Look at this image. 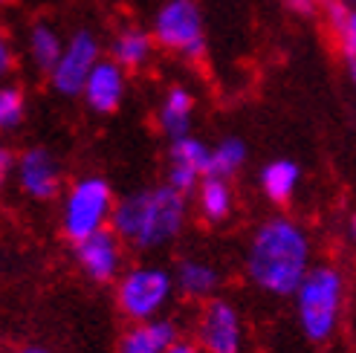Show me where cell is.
Wrapping results in <instances>:
<instances>
[{
	"label": "cell",
	"instance_id": "cell-1",
	"mask_svg": "<svg viewBox=\"0 0 356 353\" xmlns=\"http://www.w3.org/2000/svg\"><path fill=\"white\" fill-rule=\"evenodd\" d=\"M313 270V243L305 226L293 217L264 220L246 246V278L266 295H296Z\"/></svg>",
	"mask_w": 356,
	"mask_h": 353
},
{
	"label": "cell",
	"instance_id": "cell-2",
	"mask_svg": "<svg viewBox=\"0 0 356 353\" xmlns=\"http://www.w3.org/2000/svg\"><path fill=\"white\" fill-rule=\"evenodd\" d=\"M186 217L188 206L183 194L171 186H154L116 200L111 229L122 243H131L139 252H154L183 232Z\"/></svg>",
	"mask_w": 356,
	"mask_h": 353
},
{
	"label": "cell",
	"instance_id": "cell-3",
	"mask_svg": "<svg viewBox=\"0 0 356 353\" xmlns=\"http://www.w3.org/2000/svg\"><path fill=\"white\" fill-rule=\"evenodd\" d=\"M296 319L301 333L313 345H325L336 336L345 310V275L333 263H316L296 290Z\"/></svg>",
	"mask_w": 356,
	"mask_h": 353
},
{
	"label": "cell",
	"instance_id": "cell-4",
	"mask_svg": "<svg viewBox=\"0 0 356 353\" xmlns=\"http://www.w3.org/2000/svg\"><path fill=\"white\" fill-rule=\"evenodd\" d=\"M113 208H116V197L111 183L104 176H81L64 194V206H61L64 235L73 243H81L104 232V229H111Z\"/></svg>",
	"mask_w": 356,
	"mask_h": 353
},
{
	"label": "cell",
	"instance_id": "cell-5",
	"mask_svg": "<svg viewBox=\"0 0 356 353\" xmlns=\"http://www.w3.org/2000/svg\"><path fill=\"white\" fill-rule=\"evenodd\" d=\"M174 272L154 267V263H139V267L124 270L116 281V307L131 325L163 319V313L174 295Z\"/></svg>",
	"mask_w": 356,
	"mask_h": 353
},
{
	"label": "cell",
	"instance_id": "cell-6",
	"mask_svg": "<svg viewBox=\"0 0 356 353\" xmlns=\"http://www.w3.org/2000/svg\"><path fill=\"white\" fill-rule=\"evenodd\" d=\"M154 41L177 56L200 58L206 49L203 15L194 0H165L154 15Z\"/></svg>",
	"mask_w": 356,
	"mask_h": 353
},
{
	"label": "cell",
	"instance_id": "cell-7",
	"mask_svg": "<svg viewBox=\"0 0 356 353\" xmlns=\"http://www.w3.org/2000/svg\"><path fill=\"white\" fill-rule=\"evenodd\" d=\"M194 345L200 347V353H243L246 330L241 310L220 295L206 302L194 327Z\"/></svg>",
	"mask_w": 356,
	"mask_h": 353
},
{
	"label": "cell",
	"instance_id": "cell-8",
	"mask_svg": "<svg viewBox=\"0 0 356 353\" xmlns=\"http://www.w3.org/2000/svg\"><path fill=\"white\" fill-rule=\"evenodd\" d=\"M102 47L99 38L90 29H76V35H70V41H64V52L56 64V69L49 73L52 87L61 96H81L84 81L90 79L96 64L102 61Z\"/></svg>",
	"mask_w": 356,
	"mask_h": 353
},
{
	"label": "cell",
	"instance_id": "cell-9",
	"mask_svg": "<svg viewBox=\"0 0 356 353\" xmlns=\"http://www.w3.org/2000/svg\"><path fill=\"white\" fill-rule=\"evenodd\" d=\"M76 261L90 281H96V284H111V281H119V275H122L124 246L116 238L113 229H104V232L76 243Z\"/></svg>",
	"mask_w": 356,
	"mask_h": 353
},
{
	"label": "cell",
	"instance_id": "cell-10",
	"mask_svg": "<svg viewBox=\"0 0 356 353\" xmlns=\"http://www.w3.org/2000/svg\"><path fill=\"white\" fill-rule=\"evenodd\" d=\"M17 186L32 200H52L61 194V165L47 148H29L15 163Z\"/></svg>",
	"mask_w": 356,
	"mask_h": 353
},
{
	"label": "cell",
	"instance_id": "cell-11",
	"mask_svg": "<svg viewBox=\"0 0 356 353\" xmlns=\"http://www.w3.org/2000/svg\"><path fill=\"white\" fill-rule=\"evenodd\" d=\"M87 108L96 113H113L124 99V69L116 61H99L81 90Z\"/></svg>",
	"mask_w": 356,
	"mask_h": 353
},
{
	"label": "cell",
	"instance_id": "cell-12",
	"mask_svg": "<svg viewBox=\"0 0 356 353\" xmlns=\"http://www.w3.org/2000/svg\"><path fill=\"white\" fill-rule=\"evenodd\" d=\"M180 342V327L171 319H151L131 325L119 336L116 353H165L171 345Z\"/></svg>",
	"mask_w": 356,
	"mask_h": 353
},
{
	"label": "cell",
	"instance_id": "cell-13",
	"mask_svg": "<svg viewBox=\"0 0 356 353\" xmlns=\"http://www.w3.org/2000/svg\"><path fill=\"white\" fill-rule=\"evenodd\" d=\"M220 270L211 261L203 258H183L174 270V287L186 298H197V302H211L218 298L220 290Z\"/></svg>",
	"mask_w": 356,
	"mask_h": 353
},
{
	"label": "cell",
	"instance_id": "cell-14",
	"mask_svg": "<svg viewBox=\"0 0 356 353\" xmlns=\"http://www.w3.org/2000/svg\"><path fill=\"white\" fill-rule=\"evenodd\" d=\"M191 113H194V96L186 87H171L159 104V128L171 139H183L191 131Z\"/></svg>",
	"mask_w": 356,
	"mask_h": 353
},
{
	"label": "cell",
	"instance_id": "cell-15",
	"mask_svg": "<svg viewBox=\"0 0 356 353\" xmlns=\"http://www.w3.org/2000/svg\"><path fill=\"white\" fill-rule=\"evenodd\" d=\"M154 52V35L145 29H122L111 44V61H116L122 69H136L148 64Z\"/></svg>",
	"mask_w": 356,
	"mask_h": 353
},
{
	"label": "cell",
	"instance_id": "cell-16",
	"mask_svg": "<svg viewBox=\"0 0 356 353\" xmlns=\"http://www.w3.org/2000/svg\"><path fill=\"white\" fill-rule=\"evenodd\" d=\"M197 208L203 220L209 223H223L235 208V194L232 186L220 176H203V183L197 188Z\"/></svg>",
	"mask_w": 356,
	"mask_h": 353
},
{
	"label": "cell",
	"instance_id": "cell-17",
	"mask_svg": "<svg viewBox=\"0 0 356 353\" xmlns=\"http://www.w3.org/2000/svg\"><path fill=\"white\" fill-rule=\"evenodd\" d=\"M261 191L270 197L273 203H287L301 180V171L293 160H273L261 168Z\"/></svg>",
	"mask_w": 356,
	"mask_h": 353
},
{
	"label": "cell",
	"instance_id": "cell-18",
	"mask_svg": "<svg viewBox=\"0 0 356 353\" xmlns=\"http://www.w3.org/2000/svg\"><path fill=\"white\" fill-rule=\"evenodd\" d=\"M61 52H64V41L49 24H35L29 29V56H32V61L38 69L52 73L58 58H61Z\"/></svg>",
	"mask_w": 356,
	"mask_h": 353
},
{
	"label": "cell",
	"instance_id": "cell-19",
	"mask_svg": "<svg viewBox=\"0 0 356 353\" xmlns=\"http://www.w3.org/2000/svg\"><path fill=\"white\" fill-rule=\"evenodd\" d=\"M246 163V145L235 136H226L211 148V163H209V176H220L229 180L241 165Z\"/></svg>",
	"mask_w": 356,
	"mask_h": 353
},
{
	"label": "cell",
	"instance_id": "cell-20",
	"mask_svg": "<svg viewBox=\"0 0 356 353\" xmlns=\"http://www.w3.org/2000/svg\"><path fill=\"white\" fill-rule=\"evenodd\" d=\"M168 156H171V163H174V165H186V168H194L200 176H209L211 148H206L200 139H194L191 133L183 136V139H174Z\"/></svg>",
	"mask_w": 356,
	"mask_h": 353
},
{
	"label": "cell",
	"instance_id": "cell-21",
	"mask_svg": "<svg viewBox=\"0 0 356 353\" xmlns=\"http://www.w3.org/2000/svg\"><path fill=\"white\" fill-rule=\"evenodd\" d=\"M327 21H330L336 41L345 49V56L350 61H356V9L345 6V3L327 6Z\"/></svg>",
	"mask_w": 356,
	"mask_h": 353
},
{
	"label": "cell",
	"instance_id": "cell-22",
	"mask_svg": "<svg viewBox=\"0 0 356 353\" xmlns=\"http://www.w3.org/2000/svg\"><path fill=\"white\" fill-rule=\"evenodd\" d=\"M26 101L17 87H0V131H15L24 122Z\"/></svg>",
	"mask_w": 356,
	"mask_h": 353
},
{
	"label": "cell",
	"instance_id": "cell-23",
	"mask_svg": "<svg viewBox=\"0 0 356 353\" xmlns=\"http://www.w3.org/2000/svg\"><path fill=\"white\" fill-rule=\"evenodd\" d=\"M200 183H203V176L194 171V168H186V165H168V183L165 186H171L177 194H183V197H188L191 191H197L200 188Z\"/></svg>",
	"mask_w": 356,
	"mask_h": 353
},
{
	"label": "cell",
	"instance_id": "cell-24",
	"mask_svg": "<svg viewBox=\"0 0 356 353\" xmlns=\"http://www.w3.org/2000/svg\"><path fill=\"white\" fill-rule=\"evenodd\" d=\"M15 67V52H12V41L9 35L0 29V79H6Z\"/></svg>",
	"mask_w": 356,
	"mask_h": 353
},
{
	"label": "cell",
	"instance_id": "cell-25",
	"mask_svg": "<svg viewBox=\"0 0 356 353\" xmlns=\"http://www.w3.org/2000/svg\"><path fill=\"white\" fill-rule=\"evenodd\" d=\"M15 154L9 151V148H3V145H0V186H3L6 183V176L15 171Z\"/></svg>",
	"mask_w": 356,
	"mask_h": 353
},
{
	"label": "cell",
	"instance_id": "cell-26",
	"mask_svg": "<svg viewBox=\"0 0 356 353\" xmlns=\"http://www.w3.org/2000/svg\"><path fill=\"white\" fill-rule=\"evenodd\" d=\"M284 3H287V9L296 12V15H310L316 0H284Z\"/></svg>",
	"mask_w": 356,
	"mask_h": 353
},
{
	"label": "cell",
	"instance_id": "cell-27",
	"mask_svg": "<svg viewBox=\"0 0 356 353\" xmlns=\"http://www.w3.org/2000/svg\"><path fill=\"white\" fill-rule=\"evenodd\" d=\"M165 353H200V347L194 345V342H188V339H180L177 345H171Z\"/></svg>",
	"mask_w": 356,
	"mask_h": 353
},
{
	"label": "cell",
	"instance_id": "cell-28",
	"mask_svg": "<svg viewBox=\"0 0 356 353\" xmlns=\"http://www.w3.org/2000/svg\"><path fill=\"white\" fill-rule=\"evenodd\" d=\"M12 353H52V350H49V347H44V345H24V347L12 350Z\"/></svg>",
	"mask_w": 356,
	"mask_h": 353
},
{
	"label": "cell",
	"instance_id": "cell-29",
	"mask_svg": "<svg viewBox=\"0 0 356 353\" xmlns=\"http://www.w3.org/2000/svg\"><path fill=\"white\" fill-rule=\"evenodd\" d=\"M316 3H327V6H336V3H345V0H316Z\"/></svg>",
	"mask_w": 356,
	"mask_h": 353
},
{
	"label": "cell",
	"instance_id": "cell-30",
	"mask_svg": "<svg viewBox=\"0 0 356 353\" xmlns=\"http://www.w3.org/2000/svg\"><path fill=\"white\" fill-rule=\"evenodd\" d=\"M350 76H353V84H356V61H350Z\"/></svg>",
	"mask_w": 356,
	"mask_h": 353
},
{
	"label": "cell",
	"instance_id": "cell-31",
	"mask_svg": "<svg viewBox=\"0 0 356 353\" xmlns=\"http://www.w3.org/2000/svg\"><path fill=\"white\" fill-rule=\"evenodd\" d=\"M3 3H12V0H0V6H3Z\"/></svg>",
	"mask_w": 356,
	"mask_h": 353
}]
</instances>
